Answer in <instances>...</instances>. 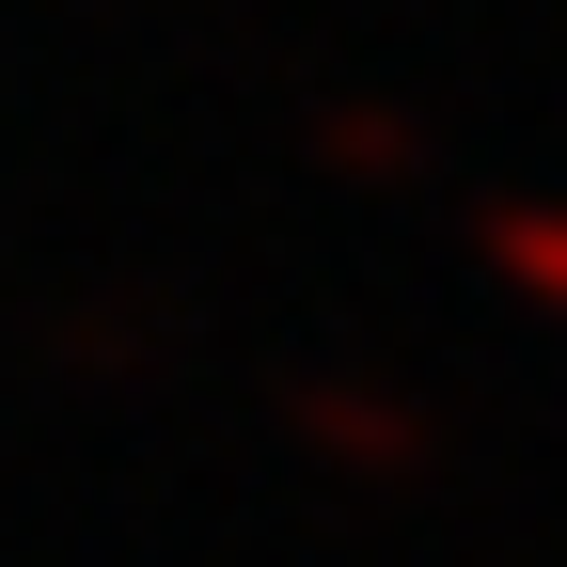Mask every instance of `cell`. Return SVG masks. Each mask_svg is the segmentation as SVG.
Here are the masks:
<instances>
[{"label":"cell","instance_id":"cell-1","mask_svg":"<svg viewBox=\"0 0 567 567\" xmlns=\"http://www.w3.org/2000/svg\"><path fill=\"white\" fill-rule=\"evenodd\" d=\"M505 268H536V284H567V237H551V221H505Z\"/></svg>","mask_w":567,"mask_h":567}]
</instances>
